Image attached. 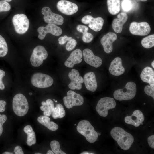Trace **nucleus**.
<instances>
[{
	"label": "nucleus",
	"instance_id": "nucleus-1",
	"mask_svg": "<svg viewBox=\"0 0 154 154\" xmlns=\"http://www.w3.org/2000/svg\"><path fill=\"white\" fill-rule=\"evenodd\" d=\"M110 134L121 148L125 150L130 148L134 141V138L132 135L121 127L114 128L110 131Z\"/></svg>",
	"mask_w": 154,
	"mask_h": 154
},
{
	"label": "nucleus",
	"instance_id": "nucleus-2",
	"mask_svg": "<svg viewBox=\"0 0 154 154\" xmlns=\"http://www.w3.org/2000/svg\"><path fill=\"white\" fill-rule=\"evenodd\" d=\"M78 131L84 136L86 140L90 143H94L97 140L98 135L93 126L86 120H83L78 123L76 128Z\"/></svg>",
	"mask_w": 154,
	"mask_h": 154
},
{
	"label": "nucleus",
	"instance_id": "nucleus-3",
	"mask_svg": "<svg viewBox=\"0 0 154 154\" xmlns=\"http://www.w3.org/2000/svg\"><path fill=\"white\" fill-rule=\"evenodd\" d=\"M136 91L135 83L133 82H129L123 89L115 91L113 94L114 97L116 99L119 101L130 100L135 97Z\"/></svg>",
	"mask_w": 154,
	"mask_h": 154
},
{
	"label": "nucleus",
	"instance_id": "nucleus-4",
	"mask_svg": "<svg viewBox=\"0 0 154 154\" xmlns=\"http://www.w3.org/2000/svg\"><path fill=\"white\" fill-rule=\"evenodd\" d=\"M12 108L15 113L18 116H22L26 114L29 107L25 96L21 93L15 95L13 99Z\"/></svg>",
	"mask_w": 154,
	"mask_h": 154
},
{
	"label": "nucleus",
	"instance_id": "nucleus-5",
	"mask_svg": "<svg viewBox=\"0 0 154 154\" xmlns=\"http://www.w3.org/2000/svg\"><path fill=\"white\" fill-rule=\"evenodd\" d=\"M116 105V101L112 98L105 97L101 98L98 102L96 109L99 114L105 117L108 114V110L115 108Z\"/></svg>",
	"mask_w": 154,
	"mask_h": 154
},
{
	"label": "nucleus",
	"instance_id": "nucleus-6",
	"mask_svg": "<svg viewBox=\"0 0 154 154\" xmlns=\"http://www.w3.org/2000/svg\"><path fill=\"white\" fill-rule=\"evenodd\" d=\"M12 23L16 32L23 34L28 30L29 22L27 16L23 14H17L13 17Z\"/></svg>",
	"mask_w": 154,
	"mask_h": 154
},
{
	"label": "nucleus",
	"instance_id": "nucleus-7",
	"mask_svg": "<svg viewBox=\"0 0 154 154\" xmlns=\"http://www.w3.org/2000/svg\"><path fill=\"white\" fill-rule=\"evenodd\" d=\"M31 81L34 86L39 88L48 87L53 83V79L50 76L40 73L33 74L31 77Z\"/></svg>",
	"mask_w": 154,
	"mask_h": 154
},
{
	"label": "nucleus",
	"instance_id": "nucleus-8",
	"mask_svg": "<svg viewBox=\"0 0 154 154\" xmlns=\"http://www.w3.org/2000/svg\"><path fill=\"white\" fill-rule=\"evenodd\" d=\"M48 53L44 47L38 45L33 49L30 58V61L32 66L38 67L42 64L43 60L47 58Z\"/></svg>",
	"mask_w": 154,
	"mask_h": 154
},
{
	"label": "nucleus",
	"instance_id": "nucleus-9",
	"mask_svg": "<svg viewBox=\"0 0 154 154\" xmlns=\"http://www.w3.org/2000/svg\"><path fill=\"white\" fill-rule=\"evenodd\" d=\"M41 13L44 15L43 19L44 21L47 23L60 25L64 23L63 17L61 15L53 12L48 7H43Z\"/></svg>",
	"mask_w": 154,
	"mask_h": 154
},
{
	"label": "nucleus",
	"instance_id": "nucleus-10",
	"mask_svg": "<svg viewBox=\"0 0 154 154\" xmlns=\"http://www.w3.org/2000/svg\"><path fill=\"white\" fill-rule=\"evenodd\" d=\"M67 95V96L63 98L64 105L67 108L70 109L74 106H81L83 104V98L80 94L72 90H69Z\"/></svg>",
	"mask_w": 154,
	"mask_h": 154
},
{
	"label": "nucleus",
	"instance_id": "nucleus-11",
	"mask_svg": "<svg viewBox=\"0 0 154 154\" xmlns=\"http://www.w3.org/2000/svg\"><path fill=\"white\" fill-rule=\"evenodd\" d=\"M129 29L132 34L139 36L146 35L151 31L150 25L146 22H133L131 23Z\"/></svg>",
	"mask_w": 154,
	"mask_h": 154
},
{
	"label": "nucleus",
	"instance_id": "nucleus-12",
	"mask_svg": "<svg viewBox=\"0 0 154 154\" xmlns=\"http://www.w3.org/2000/svg\"><path fill=\"white\" fill-rule=\"evenodd\" d=\"M37 31L39 33L38 38L40 40L44 39L48 33L58 36L61 35L62 33V30L60 27L53 24H48L45 27H40L37 29Z\"/></svg>",
	"mask_w": 154,
	"mask_h": 154
},
{
	"label": "nucleus",
	"instance_id": "nucleus-13",
	"mask_svg": "<svg viewBox=\"0 0 154 154\" xmlns=\"http://www.w3.org/2000/svg\"><path fill=\"white\" fill-rule=\"evenodd\" d=\"M58 10L66 15H71L78 10L77 5L75 3L66 0H60L57 4Z\"/></svg>",
	"mask_w": 154,
	"mask_h": 154
},
{
	"label": "nucleus",
	"instance_id": "nucleus-14",
	"mask_svg": "<svg viewBox=\"0 0 154 154\" xmlns=\"http://www.w3.org/2000/svg\"><path fill=\"white\" fill-rule=\"evenodd\" d=\"M68 77L71 82L68 85L69 88L72 90L81 89L82 87V84L84 82L83 78L80 75L78 71L72 69L68 74Z\"/></svg>",
	"mask_w": 154,
	"mask_h": 154
},
{
	"label": "nucleus",
	"instance_id": "nucleus-15",
	"mask_svg": "<svg viewBox=\"0 0 154 154\" xmlns=\"http://www.w3.org/2000/svg\"><path fill=\"white\" fill-rule=\"evenodd\" d=\"M82 54L85 61L90 66L98 68L102 64L101 58L95 55L92 51L89 49L86 48L84 50Z\"/></svg>",
	"mask_w": 154,
	"mask_h": 154
},
{
	"label": "nucleus",
	"instance_id": "nucleus-16",
	"mask_svg": "<svg viewBox=\"0 0 154 154\" xmlns=\"http://www.w3.org/2000/svg\"><path fill=\"white\" fill-rule=\"evenodd\" d=\"M117 35L112 32H108L102 37L100 42L106 53L109 54L112 52L113 43L117 39Z\"/></svg>",
	"mask_w": 154,
	"mask_h": 154
},
{
	"label": "nucleus",
	"instance_id": "nucleus-17",
	"mask_svg": "<svg viewBox=\"0 0 154 154\" xmlns=\"http://www.w3.org/2000/svg\"><path fill=\"white\" fill-rule=\"evenodd\" d=\"M144 117L143 113L139 110L134 111L131 116H126L125 121L127 124L138 127L144 121Z\"/></svg>",
	"mask_w": 154,
	"mask_h": 154
},
{
	"label": "nucleus",
	"instance_id": "nucleus-18",
	"mask_svg": "<svg viewBox=\"0 0 154 154\" xmlns=\"http://www.w3.org/2000/svg\"><path fill=\"white\" fill-rule=\"evenodd\" d=\"M110 73L115 76L121 75L124 73L125 69L122 65V60L119 57H117L111 62L109 68Z\"/></svg>",
	"mask_w": 154,
	"mask_h": 154
},
{
	"label": "nucleus",
	"instance_id": "nucleus-19",
	"mask_svg": "<svg viewBox=\"0 0 154 154\" xmlns=\"http://www.w3.org/2000/svg\"><path fill=\"white\" fill-rule=\"evenodd\" d=\"M82 56L83 54L81 50L80 49H76L70 54L65 61L64 65L68 67L72 68L74 65L80 63L82 62Z\"/></svg>",
	"mask_w": 154,
	"mask_h": 154
},
{
	"label": "nucleus",
	"instance_id": "nucleus-20",
	"mask_svg": "<svg viewBox=\"0 0 154 154\" xmlns=\"http://www.w3.org/2000/svg\"><path fill=\"white\" fill-rule=\"evenodd\" d=\"M117 18L114 19L112 22V27L114 31L118 33L122 31L123 25L126 22L128 16L126 13L121 12L117 16Z\"/></svg>",
	"mask_w": 154,
	"mask_h": 154
},
{
	"label": "nucleus",
	"instance_id": "nucleus-21",
	"mask_svg": "<svg viewBox=\"0 0 154 154\" xmlns=\"http://www.w3.org/2000/svg\"><path fill=\"white\" fill-rule=\"evenodd\" d=\"M83 79L85 87L88 90L92 92L96 90L97 84L95 75L93 72H90L85 74Z\"/></svg>",
	"mask_w": 154,
	"mask_h": 154
},
{
	"label": "nucleus",
	"instance_id": "nucleus-22",
	"mask_svg": "<svg viewBox=\"0 0 154 154\" xmlns=\"http://www.w3.org/2000/svg\"><path fill=\"white\" fill-rule=\"evenodd\" d=\"M140 77L143 82L154 87V71L152 68L148 66L145 67L142 71Z\"/></svg>",
	"mask_w": 154,
	"mask_h": 154
},
{
	"label": "nucleus",
	"instance_id": "nucleus-23",
	"mask_svg": "<svg viewBox=\"0 0 154 154\" xmlns=\"http://www.w3.org/2000/svg\"><path fill=\"white\" fill-rule=\"evenodd\" d=\"M37 120L38 122L50 130L55 131L58 128L57 124L53 121H50V119L48 116H41L38 117Z\"/></svg>",
	"mask_w": 154,
	"mask_h": 154
},
{
	"label": "nucleus",
	"instance_id": "nucleus-24",
	"mask_svg": "<svg viewBox=\"0 0 154 154\" xmlns=\"http://www.w3.org/2000/svg\"><path fill=\"white\" fill-rule=\"evenodd\" d=\"M41 104L42 106L40 108L42 111H44V115L48 117L50 116L55 108L53 101L50 99H48L46 102L42 101Z\"/></svg>",
	"mask_w": 154,
	"mask_h": 154
},
{
	"label": "nucleus",
	"instance_id": "nucleus-25",
	"mask_svg": "<svg viewBox=\"0 0 154 154\" xmlns=\"http://www.w3.org/2000/svg\"><path fill=\"white\" fill-rule=\"evenodd\" d=\"M23 131L27 135L26 141L27 144L28 146H31L36 143L35 134L33 131L32 127L28 125L25 126Z\"/></svg>",
	"mask_w": 154,
	"mask_h": 154
},
{
	"label": "nucleus",
	"instance_id": "nucleus-26",
	"mask_svg": "<svg viewBox=\"0 0 154 154\" xmlns=\"http://www.w3.org/2000/svg\"><path fill=\"white\" fill-rule=\"evenodd\" d=\"M108 9L109 13L116 15L120 10V0H107Z\"/></svg>",
	"mask_w": 154,
	"mask_h": 154
},
{
	"label": "nucleus",
	"instance_id": "nucleus-27",
	"mask_svg": "<svg viewBox=\"0 0 154 154\" xmlns=\"http://www.w3.org/2000/svg\"><path fill=\"white\" fill-rule=\"evenodd\" d=\"M104 23V20L102 17H98L94 18L93 17L88 24V26L94 31L98 32L102 29Z\"/></svg>",
	"mask_w": 154,
	"mask_h": 154
},
{
	"label": "nucleus",
	"instance_id": "nucleus-28",
	"mask_svg": "<svg viewBox=\"0 0 154 154\" xmlns=\"http://www.w3.org/2000/svg\"><path fill=\"white\" fill-rule=\"evenodd\" d=\"M51 114L54 119L63 117L65 115V111L63 106L60 103L57 104Z\"/></svg>",
	"mask_w": 154,
	"mask_h": 154
},
{
	"label": "nucleus",
	"instance_id": "nucleus-29",
	"mask_svg": "<svg viewBox=\"0 0 154 154\" xmlns=\"http://www.w3.org/2000/svg\"><path fill=\"white\" fill-rule=\"evenodd\" d=\"M141 44L143 47L147 49L150 48L154 47V34L144 38L141 41Z\"/></svg>",
	"mask_w": 154,
	"mask_h": 154
},
{
	"label": "nucleus",
	"instance_id": "nucleus-30",
	"mask_svg": "<svg viewBox=\"0 0 154 154\" xmlns=\"http://www.w3.org/2000/svg\"><path fill=\"white\" fill-rule=\"evenodd\" d=\"M8 48L4 38L0 35V57H3L7 54Z\"/></svg>",
	"mask_w": 154,
	"mask_h": 154
},
{
	"label": "nucleus",
	"instance_id": "nucleus-31",
	"mask_svg": "<svg viewBox=\"0 0 154 154\" xmlns=\"http://www.w3.org/2000/svg\"><path fill=\"white\" fill-rule=\"evenodd\" d=\"M50 146L51 149L54 153L55 154H66V153L63 151L60 147V144L56 140L52 141L50 143Z\"/></svg>",
	"mask_w": 154,
	"mask_h": 154
},
{
	"label": "nucleus",
	"instance_id": "nucleus-32",
	"mask_svg": "<svg viewBox=\"0 0 154 154\" xmlns=\"http://www.w3.org/2000/svg\"><path fill=\"white\" fill-rule=\"evenodd\" d=\"M11 5L7 2L3 1H0V12L8 11L11 9Z\"/></svg>",
	"mask_w": 154,
	"mask_h": 154
},
{
	"label": "nucleus",
	"instance_id": "nucleus-33",
	"mask_svg": "<svg viewBox=\"0 0 154 154\" xmlns=\"http://www.w3.org/2000/svg\"><path fill=\"white\" fill-rule=\"evenodd\" d=\"M77 44L76 40L74 38H71L68 42L66 46V48L68 51H70L73 49Z\"/></svg>",
	"mask_w": 154,
	"mask_h": 154
},
{
	"label": "nucleus",
	"instance_id": "nucleus-34",
	"mask_svg": "<svg viewBox=\"0 0 154 154\" xmlns=\"http://www.w3.org/2000/svg\"><path fill=\"white\" fill-rule=\"evenodd\" d=\"M94 38L92 34L88 32L83 34L82 40L85 43H88L91 42Z\"/></svg>",
	"mask_w": 154,
	"mask_h": 154
},
{
	"label": "nucleus",
	"instance_id": "nucleus-35",
	"mask_svg": "<svg viewBox=\"0 0 154 154\" xmlns=\"http://www.w3.org/2000/svg\"><path fill=\"white\" fill-rule=\"evenodd\" d=\"M122 7L124 11H126L130 10L132 7L131 3L129 0H124L123 1Z\"/></svg>",
	"mask_w": 154,
	"mask_h": 154
},
{
	"label": "nucleus",
	"instance_id": "nucleus-36",
	"mask_svg": "<svg viewBox=\"0 0 154 154\" xmlns=\"http://www.w3.org/2000/svg\"><path fill=\"white\" fill-rule=\"evenodd\" d=\"M144 90L146 94L154 98V88L149 85H147L145 87Z\"/></svg>",
	"mask_w": 154,
	"mask_h": 154
},
{
	"label": "nucleus",
	"instance_id": "nucleus-37",
	"mask_svg": "<svg viewBox=\"0 0 154 154\" xmlns=\"http://www.w3.org/2000/svg\"><path fill=\"white\" fill-rule=\"evenodd\" d=\"M7 119L6 116L4 114H0V136L2 135L3 131V125Z\"/></svg>",
	"mask_w": 154,
	"mask_h": 154
},
{
	"label": "nucleus",
	"instance_id": "nucleus-38",
	"mask_svg": "<svg viewBox=\"0 0 154 154\" xmlns=\"http://www.w3.org/2000/svg\"><path fill=\"white\" fill-rule=\"evenodd\" d=\"M71 37H68L66 35L60 37L58 39L59 43L60 44L62 45L64 44L67 41H68L72 38Z\"/></svg>",
	"mask_w": 154,
	"mask_h": 154
},
{
	"label": "nucleus",
	"instance_id": "nucleus-39",
	"mask_svg": "<svg viewBox=\"0 0 154 154\" xmlns=\"http://www.w3.org/2000/svg\"><path fill=\"white\" fill-rule=\"evenodd\" d=\"M76 29L78 31L82 33L83 34L88 32L89 29L87 27L81 24L78 25H77Z\"/></svg>",
	"mask_w": 154,
	"mask_h": 154
},
{
	"label": "nucleus",
	"instance_id": "nucleus-40",
	"mask_svg": "<svg viewBox=\"0 0 154 154\" xmlns=\"http://www.w3.org/2000/svg\"><path fill=\"white\" fill-rule=\"evenodd\" d=\"M5 75V72L3 70L0 69V89L1 90H3L5 88V86L2 81V79Z\"/></svg>",
	"mask_w": 154,
	"mask_h": 154
},
{
	"label": "nucleus",
	"instance_id": "nucleus-41",
	"mask_svg": "<svg viewBox=\"0 0 154 154\" xmlns=\"http://www.w3.org/2000/svg\"><path fill=\"white\" fill-rule=\"evenodd\" d=\"M93 17L90 15L85 16L81 20L82 22L85 24H88Z\"/></svg>",
	"mask_w": 154,
	"mask_h": 154
},
{
	"label": "nucleus",
	"instance_id": "nucleus-42",
	"mask_svg": "<svg viewBox=\"0 0 154 154\" xmlns=\"http://www.w3.org/2000/svg\"><path fill=\"white\" fill-rule=\"evenodd\" d=\"M154 135L149 136L147 139L148 142L149 146L152 148H154Z\"/></svg>",
	"mask_w": 154,
	"mask_h": 154
},
{
	"label": "nucleus",
	"instance_id": "nucleus-43",
	"mask_svg": "<svg viewBox=\"0 0 154 154\" xmlns=\"http://www.w3.org/2000/svg\"><path fill=\"white\" fill-rule=\"evenodd\" d=\"M6 105V102L5 101L0 100V112H2L5 111Z\"/></svg>",
	"mask_w": 154,
	"mask_h": 154
},
{
	"label": "nucleus",
	"instance_id": "nucleus-44",
	"mask_svg": "<svg viewBox=\"0 0 154 154\" xmlns=\"http://www.w3.org/2000/svg\"><path fill=\"white\" fill-rule=\"evenodd\" d=\"M14 152L15 154H23L22 148L20 146H16L14 148Z\"/></svg>",
	"mask_w": 154,
	"mask_h": 154
},
{
	"label": "nucleus",
	"instance_id": "nucleus-45",
	"mask_svg": "<svg viewBox=\"0 0 154 154\" xmlns=\"http://www.w3.org/2000/svg\"><path fill=\"white\" fill-rule=\"evenodd\" d=\"M46 154H54V153L52 151L50 150H49L47 151Z\"/></svg>",
	"mask_w": 154,
	"mask_h": 154
},
{
	"label": "nucleus",
	"instance_id": "nucleus-46",
	"mask_svg": "<svg viewBox=\"0 0 154 154\" xmlns=\"http://www.w3.org/2000/svg\"><path fill=\"white\" fill-rule=\"evenodd\" d=\"M81 154H94L93 153H89L87 151H84L80 153Z\"/></svg>",
	"mask_w": 154,
	"mask_h": 154
},
{
	"label": "nucleus",
	"instance_id": "nucleus-47",
	"mask_svg": "<svg viewBox=\"0 0 154 154\" xmlns=\"http://www.w3.org/2000/svg\"><path fill=\"white\" fill-rule=\"evenodd\" d=\"M12 153L9 152H5L3 153V154H12Z\"/></svg>",
	"mask_w": 154,
	"mask_h": 154
},
{
	"label": "nucleus",
	"instance_id": "nucleus-48",
	"mask_svg": "<svg viewBox=\"0 0 154 154\" xmlns=\"http://www.w3.org/2000/svg\"><path fill=\"white\" fill-rule=\"evenodd\" d=\"M153 68H154V61H153L151 64Z\"/></svg>",
	"mask_w": 154,
	"mask_h": 154
},
{
	"label": "nucleus",
	"instance_id": "nucleus-49",
	"mask_svg": "<svg viewBox=\"0 0 154 154\" xmlns=\"http://www.w3.org/2000/svg\"><path fill=\"white\" fill-rule=\"evenodd\" d=\"M3 0L6 1L7 2H10L12 1V0Z\"/></svg>",
	"mask_w": 154,
	"mask_h": 154
},
{
	"label": "nucleus",
	"instance_id": "nucleus-50",
	"mask_svg": "<svg viewBox=\"0 0 154 154\" xmlns=\"http://www.w3.org/2000/svg\"><path fill=\"white\" fill-rule=\"evenodd\" d=\"M137 0L140 1H147V0Z\"/></svg>",
	"mask_w": 154,
	"mask_h": 154
},
{
	"label": "nucleus",
	"instance_id": "nucleus-51",
	"mask_svg": "<svg viewBox=\"0 0 154 154\" xmlns=\"http://www.w3.org/2000/svg\"><path fill=\"white\" fill-rule=\"evenodd\" d=\"M97 133H98V135H101L100 133L98 132H97Z\"/></svg>",
	"mask_w": 154,
	"mask_h": 154
},
{
	"label": "nucleus",
	"instance_id": "nucleus-52",
	"mask_svg": "<svg viewBox=\"0 0 154 154\" xmlns=\"http://www.w3.org/2000/svg\"><path fill=\"white\" fill-rule=\"evenodd\" d=\"M29 94L30 95H32V94L31 92H30L29 93Z\"/></svg>",
	"mask_w": 154,
	"mask_h": 154
},
{
	"label": "nucleus",
	"instance_id": "nucleus-53",
	"mask_svg": "<svg viewBox=\"0 0 154 154\" xmlns=\"http://www.w3.org/2000/svg\"><path fill=\"white\" fill-rule=\"evenodd\" d=\"M35 154H41V153H35Z\"/></svg>",
	"mask_w": 154,
	"mask_h": 154
},
{
	"label": "nucleus",
	"instance_id": "nucleus-54",
	"mask_svg": "<svg viewBox=\"0 0 154 154\" xmlns=\"http://www.w3.org/2000/svg\"><path fill=\"white\" fill-rule=\"evenodd\" d=\"M144 105H145V103H144Z\"/></svg>",
	"mask_w": 154,
	"mask_h": 154
},
{
	"label": "nucleus",
	"instance_id": "nucleus-55",
	"mask_svg": "<svg viewBox=\"0 0 154 154\" xmlns=\"http://www.w3.org/2000/svg\"><path fill=\"white\" fill-rule=\"evenodd\" d=\"M53 100L54 101H55V100L54 99Z\"/></svg>",
	"mask_w": 154,
	"mask_h": 154
},
{
	"label": "nucleus",
	"instance_id": "nucleus-56",
	"mask_svg": "<svg viewBox=\"0 0 154 154\" xmlns=\"http://www.w3.org/2000/svg\"><path fill=\"white\" fill-rule=\"evenodd\" d=\"M57 102V101H55V102Z\"/></svg>",
	"mask_w": 154,
	"mask_h": 154
},
{
	"label": "nucleus",
	"instance_id": "nucleus-57",
	"mask_svg": "<svg viewBox=\"0 0 154 154\" xmlns=\"http://www.w3.org/2000/svg\"><path fill=\"white\" fill-rule=\"evenodd\" d=\"M76 125V124H75V125Z\"/></svg>",
	"mask_w": 154,
	"mask_h": 154
}]
</instances>
